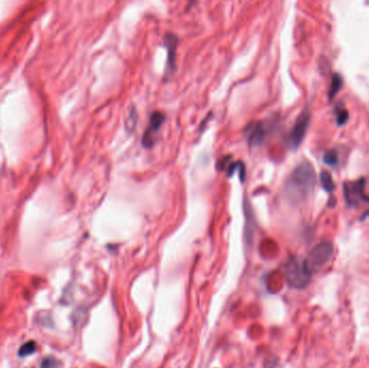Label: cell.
<instances>
[{
	"label": "cell",
	"instance_id": "6",
	"mask_svg": "<svg viewBox=\"0 0 369 368\" xmlns=\"http://www.w3.org/2000/svg\"><path fill=\"white\" fill-rule=\"evenodd\" d=\"M268 133L267 126L262 121L252 122L245 129V137L246 141L250 144V146H258L264 142Z\"/></svg>",
	"mask_w": 369,
	"mask_h": 368
},
{
	"label": "cell",
	"instance_id": "7",
	"mask_svg": "<svg viewBox=\"0 0 369 368\" xmlns=\"http://www.w3.org/2000/svg\"><path fill=\"white\" fill-rule=\"evenodd\" d=\"M165 116L160 111H155L150 117V124L147 128L146 132L144 134L143 137V145L146 148H150L154 145L156 141L155 135L158 133L159 130L161 129L162 125L164 124Z\"/></svg>",
	"mask_w": 369,
	"mask_h": 368
},
{
	"label": "cell",
	"instance_id": "15",
	"mask_svg": "<svg viewBox=\"0 0 369 368\" xmlns=\"http://www.w3.org/2000/svg\"><path fill=\"white\" fill-rule=\"evenodd\" d=\"M60 362L54 357H46L41 362V368H59Z\"/></svg>",
	"mask_w": 369,
	"mask_h": 368
},
{
	"label": "cell",
	"instance_id": "11",
	"mask_svg": "<svg viewBox=\"0 0 369 368\" xmlns=\"http://www.w3.org/2000/svg\"><path fill=\"white\" fill-rule=\"evenodd\" d=\"M335 117L337 125L339 127L344 126L346 124V121L349 120V111L346 110V108L344 107L342 102H339L338 105L335 107Z\"/></svg>",
	"mask_w": 369,
	"mask_h": 368
},
{
	"label": "cell",
	"instance_id": "8",
	"mask_svg": "<svg viewBox=\"0 0 369 368\" xmlns=\"http://www.w3.org/2000/svg\"><path fill=\"white\" fill-rule=\"evenodd\" d=\"M164 45L168 49V69L173 70L175 64L176 50L178 46V38L174 34H166L164 37Z\"/></svg>",
	"mask_w": 369,
	"mask_h": 368
},
{
	"label": "cell",
	"instance_id": "3",
	"mask_svg": "<svg viewBox=\"0 0 369 368\" xmlns=\"http://www.w3.org/2000/svg\"><path fill=\"white\" fill-rule=\"evenodd\" d=\"M365 178H359L356 182H346L343 185V196L346 203L351 206L369 203V197L365 193Z\"/></svg>",
	"mask_w": 369,
	"mask_h": 368
},
{
	"label": "cell",
	"instance_id": "12",
	"mask_svg": "<svg viewBox=\"0 0 369 368\" xmlns=\"http://www.w3.org/2000/svg\"><path fill=\"white\" fill-rule=\"evenodd\" d=\"M321 184L323 186V188L326 190L327 192H331L332 190L335 189V183L332 180L331 175L329 174L328 172L323 171L321 173Z\"/></svg>",
	"mask_w": 369,
	"mask_h": 368
},
{
	"label": "cell",
	"instance_id": "13",
	"mask_svg": "<svg viewBox=\"0 0 369 368\" xmlns=\"http://www.w3.org/2000/svg\"><path fill=\"white\" fill-rule=\"evenodd\" d=\"M37 349V343L34 340H30L28 342L24 343L19 350V356L20 357H25L33 354V353Z\"/></svg>",
	"mask_w": 369,
	"mask_h": 368
},
{
	"label": "cell",
	"instance_id": "1",
	"mask_svg": "<svg viewBox=\"0 0 369 368\" xmlns=\"http://www.w3.org/2000/svg\"><path fill=\"white\" fill-rule=\"evenodd\" d=\"M315 182L316 175L312 164L309 162L300 163L286 180L285 192L287 198L294 202L307 199L313 191Z\"/></svg>",
	"mask_w": 369,
	"mask_h": 368
},
{
	"label": "cell",
	"instance_id": "2",
	"mask_svg": "<svg viewBox=\"0 0 369 368\" xmlns=\"http://www.w3.org/2000/svg\"><path fill=\"white\" fill-rule=\"evenodd\" d=\"M312 277V269L307 259L293 257L285 265V279L287 284L296 290L306 288Z\"/></svg>",
	"mask_w": 369,
	"mask_h": 368
},
{
	"label": "cell",
	"instance_id": "4",
	"mask_svg": "<svg viewBox=\"0 0 369 368\" xmlns=\"http://www.w3.org/2000/svg\"><path fill=\"white\" fill-rule=\"evenodd\" d=\"M310 119H311L310 113L308 111H303L302 113H300V116L297 118V120H296L292 131L289 132L286 139V144L289 149L296 150L299 148L309 129Z\"/></svg>",
	"mask_w": 369,
	"mask_h": 368
},
{
	"label": "cell",
	"instance_id": "14",
	"mask_svg": "<svg viewBox=\"0 0 369 368\" xmlns=\"http://www.w3.org/2000/svg\"><path fill=\"white\" fill-rule=\"evenodd\" d=\"M323 161L326 165H329V167H336L339 161V156L337 154V151L334 149L327 150L326 153L324 154Z\"/></svg>",
	"mask_w": 369,
	"mask_h": 368
},
{
	"label": "cell",
	"instance_id": "5",
	"mask_svg": "<svg viewBox=\"0 0 369 368\" xmlns=\"http://www.w3.org/2000/svg\"><path fill=\"white\" fill-rule=\"evenodd\" d=\"M332 254H334L332 244L330 242H321L311 251L310 257L307 261L311 269H320L330 261Z\"/></svg>",
	"mask_w": 369,
	"mask_h": 368
},
{
	"label": "cell",
	"instance_id": "10",
	"mask_svg": "<svg viewBox=\"0 0 369 368\" xmlns=\"http://www.w3.org/2000/svg\"><path fill=\"white\" fill-rule=\"evenodd\" d=\"M343 85V79L341 77V75L339 74H334L331 79V83H330V88L328 91V99L332 100L334 97L338 94L339 91L342 89Z\"/></svg>",
	"mask_w": 369,
	"mask_h": 368
},
{
	"label": "cell",
	"instance_id": "9",
	"mask_svg": "<svg viewBox=\"0 0 369 368\" xmlns=\"http://www.w3.org/2000/svg\"><path fill=\"white\" fill-rule=\"evenodd\" d=\"M218 169L220 171L227 172L228 176H232L234 171H238L240 172V179L244 180V177H245L244 164L242 162H238V163L232 162V160H231V157H226V158H223L222 160H220L218 162Z\"/></svg>",
	"mask_w": 369,
	"mask_h": 368
}]
</instances>
